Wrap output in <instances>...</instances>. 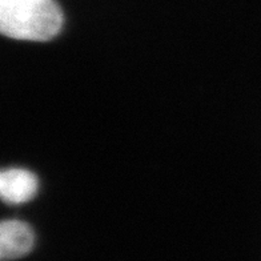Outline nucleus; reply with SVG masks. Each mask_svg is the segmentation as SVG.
<instances>
[{"label":"nucleus","mask_w":261,"mask_h":261,"mask_svg":"<svg viewBox=\"0 0 261 261\" xmlns=\"http://www.w3.org/2000/svg\"><path fill=\"white\" fill-rule=\"evenodd\" d=\"M38 184L36 176L27 169H4L0 175V195L8 204L27 203L38 192Z\"/></svg>","instance_id":"nucleus-3"},{"label":"nucleus","mask_w":261,"mask_h":261,"mask_svg":"<svg viewBox=\"0 0 261 261\" xmlns=\"http://www.w3.org/2000/svg\"><path fill=\"white\" fill-rule=\"evenodd\" d=\"M35 236L31 227L20 220H6L0 225L2 261L24 257L32 251Z\"/></svg>","instance_id":"nucleus-2"},{"label":"nucleus","mask_w":261,"mask_h":261,"mask_svg":"<svg viewBox=\"0 0 261 261\" xmlns=\"http://www.w3.org/2000/svg\"><path fill=\"white\" fill-rule=\"evenodd\" d=\"M62 27L63 12L55 0H0V30L7 38L47 41Z\"/></svg>","instance_id":"nucleus-1"}]
</instances>
